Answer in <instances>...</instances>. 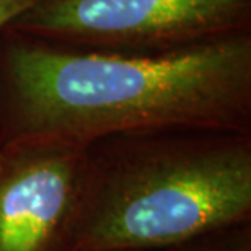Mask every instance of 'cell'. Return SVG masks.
I'll return each instance as SVG.
<instances>
[{
  "label": "cell",
  "mask_w": 251,
  "mask_h": 251,
  "mask_svg": "<svg viewBox=\"0 0 251 251\" xmlns=\"http://www.w3.org/2000/svg\"><path fill=\"white\" fill-rule=\"evenodd\" d=\"M5 26L78 48L170 51L251 31V0H36Z\"/></svg>",
  "instance_id": "3"
},
{
  "label": "cell",
  "mask_w": 251,
  "mask_h": 251,
  "mask_svg": "<svg viewBox=\"0 0 251 251\" xmlns=\"http://www.w3.org/2000/svg\"><path fill=\"white\" fill-rule=\"evenodd\" d=\"M34 2L36 0H0V28H3L28 7H31Z\"/></svg>",
  "instance_id": "6"
},
{
  "label": "cell",
  "mask_w": 251,
  "mask_h": 251,
  "mask_svg": "<svg viewBox=\"0 0 251 251\" xmlns=\"http://www.w3.org/2000/svg\"><path fill=\"white\" fill-rule=\"evenodd\" d=\"M90 186L88 147L0 145V251H74Z\"/></svg>",
  "instance_id": "4"
},
{
  "label": "cell",
  "mask_w": 251,
  "mask_h": 251,
  "mask_svg": "<svg viewBox=\"0 0 251 251\" xmlns=\"http://www.w3.org/2000/svg\"><path fill=\"white\" fill-rule=\"evenodd\" d=\"M251 225L217 233L214 237L160 251H251Z\"/></svg>",
  "instance_id": "5"
},
{
  "label": "cell",
  "mask_w": 251,
  "mask_h": 251,
  "mask_svg": "<svg viewBox=\"0 0 251 251\" xmlns=\"http://www.w3.org/2000/svg\"><path fill=\"white\" fill-rule=\"evenodd\" d=\"M74 251H160L251 225V132L157 129L88 145Z\"/></svg>",
  "instance_id": "2"
},
{
  "label": "cell",
  "mask_w": 251,
  "mask_h": 251,
  "mask_svg": "<svg viewBox=\"0 0 251 251\" xmlns=\"http://www.w3.org/2000/svg\"><path fill=\"white\" fill-rule=\"evenodd\" d=\"M157 129L251 132V31L140 52L0 28V145Z\"/></svg>",
  "instance_id": "1"
}]
</instances>
